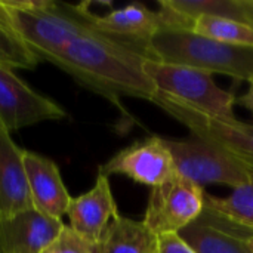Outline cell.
<instances>
[{
	"label": "cell",
	"mask_w": 253,
	"mask_h": 253,
	"mask_svg": "<svg viewBox=\"0 0 253 253\" xmlns=\"http://www.w3.org/2000/svg\"><path fill=\"white\" fill-rule=\"evenodd\" d=\"M145 52L136 44L93 30L74 39L49 62L84 87L119 104L122 96L153 102L157 87L145 73Z\"/></svg>",
	"instance_id": "cell-1"
},
{
	"label": "cell",
	"mask_w": 253,
	"mask_h": 253,
	"mask_svg": "<svg viewBox=\"0 0 253 253\" xmlns=\"http://www.w3.org/2000/svg\"><path fill=\"white\" fill-rule=\"evenodd\" d=\"M144 68L159 93L173 96L215 117L236 119L234 93L221 89L211 73L150 58L145 59Z\"/></svg>",
	"instance_id": "cell-5"
},
{
	"label": "cell",
	"mask_w": 253,
	"mask_h": 253,
	"mask_svg": "<svg viewBox=\"0 0 253 253\" xmlns=\"http://www.w3.org/2000/svg\"><path fill=\"white\" fill-rule=\"evenodd\" d=\"M24 151L0 123V221L34 209L24 169Z\"/></svg>",
	"instance_id": "cell-14"
},
{
	"label": "cell",
	"mask_w": 253,
	"mask_h": 253,
	"mask_svg": "<svg viewBox=\"0 0 253 253\" xmlns=\"http://www.w3.org/2000/svg\"><path fill=\"white\" fill-rule=\"evenodd\" d=\"M43 253H101V242H92L70 225H64Z\"/></svg>",
	"instance_id": "cell-20"
},
{
	"label": "cell",
	"mask_w": 253,
	"mask_h": 253,
	"mask_svg": "<svg viewBox=\"0 0 253 253\" xmlns=\"http://www.w3.org/2000/svg\"><path fill=\"white\" fill-rule=\"evenodd\" d=\"M65 117L59 104L30 87L12 68L0 65V123L7 132Z\"/></svg>",
	"instance_id": "cell-8"
},
{
	"label": "cell",
	"mask_w": 253,
	"mask_h": 253,
	"mask_svg": "<svg viewBox=\"0 0 253 253\" xmlns=\"http://www.w3.org/2000/svg\"><path fill=\"white\" fill-rule=\"evenodd\" d=\"M243 3H245V10H246L248 22L253 27V0H243Z\"/></svg>",
	"instance_id": "cell-23"
},
{
	"label": "cell",
	"mask_w": 253,
	"mask_h": 253,
	"mask_svg": "<svg viewBox=\"0 0 253 253\" xmlns=\"http://www.w3.org/2000/svg\"><path fill=\"white\" fill-rule=\"evenodd\" d=\"M205 208L218 215L253 230V182L233 188L227 197H215L205 193Z\"/></svg>",
	"instance_id": "cell-18"
},
{
	"label": "cell",
	"mask_w": 253,
	"mask_h": 253,
	"mask_svg": "<svg viewBox=\"0 0 253 253\" xmlns=\"http://www.w3.org/2000/svg\"><path fill=\"white\" fill-rule=\"evenodd\" d=\"M179 236L196 253H251L246 240L253 236V230L205 208L199 219L185 227Z\"/></svg>",
	"instance_id": "cell-11"
},
{
	"label": "cell",
	"mask_w": 253,
	"mask_h": 253,
	"mask_svg": "<svg viewBox=\"0 0 253 253\" xmlns=\"http://www.w3.org/2000/svg\"><path fill=\"white\" fill-rule=\"evenodd\" d=\"M191 33L228 44L253 47L252 25L225 16L202 15L193 22Z\"/></svg>",
	"instance_id": "cell-17"
},
{
	"label": "cell",
	"mask_w": 253,
	"mask_h": 253,
	"mask_svg": "<svg viewBox=\"0 0 253 253\" xmlns=\"http://www.w3.org/2000/svg\"><path fill=\"white\" fill-rule=\"evenodd\" d=\"M119 215L108 176L98 173L95 185L73 197L67 211L70 227L92 242H101L110 222Z\"/></svg>",
	"instance_id": "cell-12"
},
{
	"label": "cell",
	"mask_w": 253,
	"mask_h": 253,
	"mask_svg": "<svg viewBox=\"0 0 253 253\" xmlns=\"http://www.w3.org/2000/svg\"><path fill=\"white\" fill-rule=\"evenodd\" d=\"M24 169L33 208L44 216L61 219L67 215L71 196L58 165L34 151H24Z\"/></svg>",
	"instance_id": "cell-10"
},
{
	"label": "cell",
	"mask_w": 253,
	"mask_h": 253,
	"mask_svg": "<svg viewBox=\"0 0 253 253\" xmlns=\"http://www.w3.org/2000/svg\"><path fill=\"white\" fill-rule=\"evenodd\" d=\"M39 58L0 24V65L12 70H33Z\"/></svg>",
	"instance_id": "cell-19"
},
{
	"label": "cell",
	"mask_w": 253,
	"mask_h": 253,
	"mask_svg": "<svg viewBox=\"0 0 253 253\" xmlns=\"http://www.w3.org/2000/svg\"><path fill=\"white\" fill-rule=\"evenodd\" d=\"M205 211L203 187L178 175L154 187L148 197L144 224L157 236L181 233Z\"/></svg>",
	"instance_id": "cell-6"
},
{
	"label": "cell",
	"mask_w": 253,
	"mask_h": 253,
	"mask_svg": "<svg viewBox=\"0 0 253 253\" xmlns=\"http://www.w3.org/2000/svg\"><path fill=\"white\" fill-rule=\"evenodd\" d=\"M101 253H159V237L144 221L119 213L102 236Z\"/></svg>",
	"instance_id": "cell-16"
},
{
	"label": "cell",
	"mask_w": 253,
	"mask_h": 253,
	"mask_svg": "<svg viewBox=\"0 0 253 253\" xmlns=\"http://www.w3.org/2000/svg\"><path fill=\"white\" fill-rule=\"evenodd\" d=\"M237 102L253 114V83H251V87L248 89V92L245 95H242L237 99Z\"/></svg>",
	"instance_id": "cell-22"
},
{
	"label": "cell",
	"mask_w": 253,
	"mask_h": 253,
	"mask_svg": "<svg viewBox=\"0 0 253 253\" xmlns=\"http://www.w3.org/2000/svg\"><path fill=\"white\" fill-rule=\"evenodd\" d=\"M90 21L96 31L133 43L144 52L148 40L163 27L159 12L148 9L142 3H130L104 15L92 12Z\"/></svg>",
	"instance_id": "cell-15"
},
{
	"label": "cell",
	"mask_w": 253,
	"mask_h": 253,
	"mask_svg": "<svg viewBox=\"0 0 253 253\" xmlns=\"http://www.w3.org/2000/svg\"><path fill=\"white\" fill-rule=\"evenodd\" d=\"M145 55L253 83V47L216 42L187 30L160 28L145 44Z\"/></svg>",
	"instance_id": "cell-3"
},
{
	"label": "cell",
	"mask_w": 253,
	"mask_h": 253,
	"mask_svg": "<svg viewBox=\"0 0 253 253\" xmlns=\"http://www.w3.org/2000/svg\"><path fill=\"white\" fill-rule=\"evenodd\" d=\"M65 224L30 209L0 221V253H43Z\"/></svg>",
	"instance_id": "cell-13"
},
{
	"label": "cell",
	"mask_w": 253,
	"mask_h": 253,
	"mask_svg": "<svg viewBox=\"0 0 253 253\" xmlns=\"http://www.w3.org/2000/svg\"><path fill=\"white\" fill-rule=\"evenodd\" d=\"M153 102L190 129L193 136L219 150L253 182V125L239 122L237 119L206 114L173 96L159 92Z\"/></svg>",
	"instance_id": "cell-4"
},
{
	"label": "cell",
	"mask_w": 253,
	"mask_h": 253,
	"mask_svg": "<svg viewBox=\"0 0 253 253\" xmlns=\"http://www.w3.org/2000/svg\"><path fill=\"white\" fill-rule=\"evenodd\" d=\"M98 173L123 175L151 188L178 176L172 154L160 136H151L120 150L99 166Z\"/></svg>",
	"instance_id": "cell-9"
},
{
	"label": "cell",
	"mask_w": 253,
	"mask_h": 253,
	"mask_svg": "<svg viewBox=\"0 0 253 253\" xmlns=\"http://www.w3.org/2000/svg\"><path fill=\"white\" fill-rule=\"evenodd\" d=\"M169 148L178 175L196 182L222 184L231 188L252 182V179L211 144L193 136L184 139L163 138Z\"/></svg>",
	"instance_id": "cell-7"
},
{
	"label": "cell",
	"mask_w": 253,
	"mask_h": 253,
	"mask_svg": "<svg viewBox=\"0 0 253 253\" xmlns=\"http://www.w3.org/2000/svg\"><path fill=\"white\" fill-rule=\"evenodd\" d=\"M87 4L52 0H0V24L39 61L49 62L82 34L93 31Z\"/></svg>",
	"instance_id": "cell-2"
},
{
	"label": "cell",
	"mask_w": 253,
	"mask_h": 253,
	"mask_svg": "<svg viewBox=\"0 0 253 253\" xmlns=\"http://www.w3.org/2000/svg\"><path fill=\"white\" fill-rule=\"evenodd\" d=\"M246 245H248V248H249L251 253H253V236L248 237V240H246Z\"/></svg>",
	"instance_id": "cell-24"
},
{
	"label": "cell",
	"mask_w": 253,
	"mask_h": 253,
	"mask_svg": "<svg viewBox=\"0 0 253 253\" xmlns=\"http://www.w3.org/2000/svg\"><path fill=\"white\" fill-rule=\"evenodd\" d=\"M159 253H196V251L179 236V233H170L159 237Z\"/></svg>",
	"instance_id": "cell-21"
}]
</instances>
